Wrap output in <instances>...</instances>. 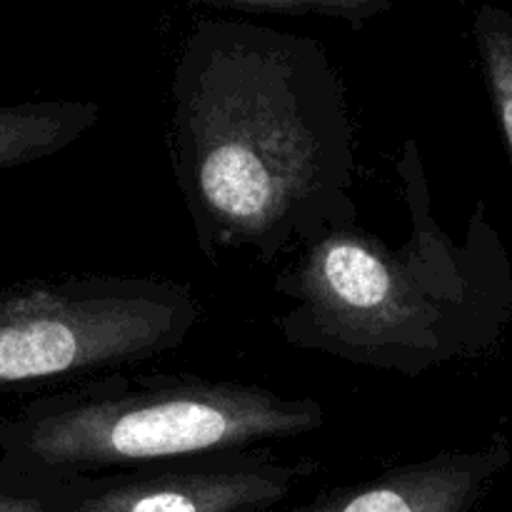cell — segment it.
<instances>
[{"instance_id": "1", "label": "cell", "mask_w": 512, "mask_h": 512, "mask_svg": "<svg viewBox=\"0 0 512 512\" xmlns=\"http://www.w3.org/2000/svg\"><path fill=\"white\" fill-rule=\"evenodd\" d=\"M168 150L195 240L270 265L358 225L348 95L323 43L268 25L193 23L170 78Z\"/></svg>"}, {"instance_id": "2", "label": "cell", "mask_w": 512, "mask_h": 512, "mask_svg": "<svg viewBox=\"0 0 512 512\" xmlns=\"http://www.w3.org/2000/svg\"><path fill=\"white\" fill-rule=\"evenodd\" d=\"M395 170L408 238L393 248L348 225L300 250L275 280L288 303L275 328L293 348L405 378L490 358L512 325V263L498 228L483 203L460 235L435 218L415 138Z\"/></svg>"}, {"instance_id": "3", "label": "cell", "mask_w": 512, "mask_h": 512, "mask_svg": "<svg viewBox=\"0 0 512 512\" xmlns=\"http://www.w3.org/2000/svg\"><path fill=\"white\" fill-rule=\"evenodd\" d=\"M325 425L313 398L195 375L108 373L23 420L15 445L65 483L145 465L265 448Z\"/></svg>"}, {"instance_id": "4", "label": "cell", "mask_w": 512, "mask_h": 512, "mask_svg": "<svg viewBox=\"0 0 512 512\" xmlns=\"http://www.w3.org/2000/svg\"><path fill=\"white\" fill-rule=\"evenodd\" d=\"M203 320L188 285L75 275L0 298V385L115 373L180 348Z\"/></svg>"}, {"instance_id": "5", "label": "cell", "mask_w": 512, "mask_h": 512, "mask_svg": "<svg viewBox=\"0 0 512 512\" xmlns=\"http://www.w3.org/2000/svg\"><path fill=\"white\" fill-rule=\"evenodd\" d=\"M318 470L265 445L68 480L55 512H268Z\"/></svg>"}, {"instance_id": "6", "label": "cell", "mask_w": 512, "mask_h": 512, "mask_svg": "<svg viewBox=\"0 0 512 512\" xmlns=\"http://www.w3.org/2000/svg\"><path fill=\"white\" fill-rule=\"evenodd\" d=\"M510 463V440L495 433L480 448L440 450L268 512H478Z\"/></svg>"}, {"instance_id": "7", "label": "cell", "mask_w": 512, "mask_h": 512, "mask_svg": "<svg viewBox=\"0 0 512 512\" xmlns=\"http://www.w3.org/2000/svg\"><path fill=\"white\" fill-rule=\"evenodd\" d=\"M100 120L90 100H43L0 108V170L60 153Z\"/></svg>"}, {"instance_id": "8", "label": "cell", "mask_w": 512, "mask_h": 512, "mask_svg": "<svg viewBox=\"0 0 512 512\" xmlns=\"http://www.w3.org/2000/svg\"><path fill=\"white\" fill-rule=\"evenodd\" d=\"M475 48L490 105L512 160V18L503 8L480 5L473 20Z\"/></svg>"}, {"instance_id": "9", "label": "cell", "mask_w": 512, "mask_h": 512, "mask_svg": "<svg viewBox=\"0 0 512 512\" xmlns=\"http://www.w3.org/2000/svg\"><path fill=\"white\" fill-rule=\"evenodd\" d=\"M220 8L253 10V13H285V15H325L338 18L360 28L368 20L388 13L395 0H200Z\"/></svg>"}, {"instance_id": "10", "label": "cell", "mask_w": 512, "mask_h": 512, "mask_svg": "<svg viewBox=\"0 0 512 512\" xmlns=\"http://www.w3.org/2000/svg\"><path fill=\"white\" fill-rule=\"evenodd\" d=\"M0 512H55V503L40 495L0 493Z\"/></svg>"}]
</instances>
